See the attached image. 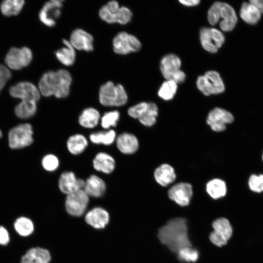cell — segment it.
Wrapping results in <instances>:
<instances>
[{
  "mask_svg": "<svg viewBox=\"0 0 263 263\" xmlns=\"http://www.w3.org/2000/svg\"><path fill=\"white\" fill-rule=\"evenodd\" d=\"M160 242L170 250L177 253L180 249L191 246L188 232L187 221L177 217L169 220L158 230Z\"/></svg>",
  "mask_w": 263,
  "mask_h": 263,
  "instance_id": "6da1fadb",
  "label": "cell"
},
{
  "mask_svg": "<svg viewBox=\"0 0 263 263\" xmlns=\"http://www.w3.org/2000/svg\"><path fill=\"white\" fill-rule=\"evenodd\" d=\"M72 77L65 69L50 71L44 73L39 81V91L44 96L54 95L58 98L67 97L70 94Z\"/></svg>",
  "mask_w": 263,
  "mask_h": 263,
  "instance_id": "7a4b0ae2",
  "label": "cell"
},
{
  "mask_svg": "<svg viewBox=\"0 0 263 263\" xmlns=\"http://www.w3.org/2000/svg\"><path fill=\"white\" fill-rule=\"evenodd\" d=\"M207 20L212 25L219 22L222 31L229 32L236 26L238 18L234 9L230 5L226 2L216 1L207 12Z\"/></svg>",
  "mask_w": 263,
  "mask_h": 263,
  "instance_id": "3957f363",
  "label": "cell"
},
{
  "mask_svg": "<svg viewBox=\"0 0 263 263\" xmlns=\"http://www.w3.org/2000/svg\"><path fill=\"white\" fill-rule=\"evenodd\" d=\"M98 98L100 104L105 107H121L125 105L128 99L124 87L112 81H108L100 86Z\"/></svg>",
  "mask_w": 263,
  "mask_h": 263,
  "instance_id": "277c9868",
  "label": "cell"
},
{
  "mask_svg": "<svg viewBox=\"0 0 263 263\" xmlns=\"http://www.w3.org/2000/svg\"><path fill=\"white\" fill-rule=\"evenodd\" d=\"M98 14L102 20L109 24L118 23L125 25L130 22L132 17L129 8L120 7L116 0H111L102 6Z\"/></svg>",
  "mask_w": 263,
  "mask_h": 263,
  "instance_id": "5b68a950",
  "label": "cell"
},
{
  "mask_svg": "<svg viewBox=\"0 0 263 263\" xmlns=\"http://www.w3.org/2000/svg\"><path fill=\"white\" fill-rule=\"evenodd\" d=\"M181 61L175 55L168 54L164 56L160 61L161 72L166 80H172L180 84L186 79L185 73L180 70Z\"/></svg>",
  "mask_w": 263,
  "mask_h": 263,
  "instance_id": "8992f818",
  "label": "cell"
},
{
  "mask_svg": "<svg viewBox=\"0 0 263 263\" xmlns=\"http://www.w3.org/2000/svg\"><path fill=\"white\" fill-rule=\"evenodd\" d=\"M196 85L198 90L206 96L220 94L225 90L224 82L220 74L215 71H208L199 76Z\"/></svg>",
  "mask_w": 263,
  "mask_h": 263,
  "instance_id": "52a82bcc",
  "label": "cell"
},
{
  "mask_svg": "<svg viewBox=\"0 0 263 263\" xmlns=\"http://www.w3.org/2000/svg\"><path fill=\"white\" fill-rule=\"evenodd\" d=\"M33 131L28 123L18 125L12 128L8 133V144L12 149H19L32 144Z\"/></svg>",
  "mask_w": 263,
  "mask_h": 263,
  "instance_id": "ba28073f",
  "label": "cell"
},
{
  "mask_svg": "<svg viewBox=\"0 0 263 263\" xmlns=\"http://www.w3.org/2000/svg\"><path fill=\"white\" fill-rule=\"evenodd\" d=\"M213 231L209 236L210 242L218 247L227 244L233 234V228L229 221L224 217L217 218L212 223Z\"/></svg>",
  "mask_w": 263,
  "mask_h": 263,
  "instance_id": "9c48e42d",
  "label": "cell"
},
{
  "mask_svg": "<svg viewBox=\"0 0 263 263\" xmlns=\"http://www.w3.org/2000/svg\"><path fill=\"white\" fill-rule=\"evenodd\" d=\"M113 50L116 54L125 55L139 51L141 43L135 36L122 31L113 38Z\"/></svg>",
  "mask_w": 263,
  "mask_h": 263,
  "instance_id": "30bf717a",
  "label": "cell"
},
{
  "mask_svg": "<svg viewBox=\"0 0 263 263\" xmlns=\"http://www.w3.org/2000/svg\"><path fill=\"white\" fill-rule=\"evenodd\" d=\"M200 40L203 48L207 51L215 53L224 44V34L214 28H202L200 31Z\"/></svg>",
  "mask_w": 263,
  "mask_h": 263,
  "instance_id": "8fae6325",
  "label": "cell"
},
{
  "mask_svg": "<svg viewBox=\"0 0 263 263\" xmlns=\"http://www.w3.org/2000/svg\"><path fill=\"white\" fill-rule=\"evenodd\" d=\"M32 58V51L28 47H23L20 49L12 47L7 54L4 61L10 69L19 70L28 66Z\"/></svg>",
  "mask_w": 263,
  "mask_h": 263,
  "instance_id": "7c38bea8",
  "label": "cell"
},
{
  "mask_svg": "<svg viewBox=\"0 0 263 263\" xmlns=\"http://www.w3.org/2000/svg\"><path fill=\"white\" fill-rule=\"evenodd\" d=\"M89 202V196L82 189L67 195L65 208L69 214L78 217L84 214Z\"/></svg>",
  "mask_w": 263,
  "mask_h": 263,
  "instance_id": "4fadbf2b",
  "label": "cell"
},
{
  "mask_svg": "<svg viewBox=\"0 0 263 263\" xmlns=\"http://www.w3.org/2000/svg\"><path fill=\"white\" fill-rule=\"evenodd\" d=\"M233 114L229 111L219 107L214 108L208 113L207 123L215 132H222L226 129V125L234 121Z\"/></svg>",
  "mask_w": 263,
  "mask_h": 263,
  "instance_id": "5bb4252c",
  "label": "cell"
},
{
  "mask_svg": "<svg viewBox=\"0 0 263 263\" xmlns=\"http://www.w3.org/2000/svg\"><path fill=\"white\" fill-rule=\"evenodd\" d=\"M10 94L14 98H20L21 101H32L38 102L40 98V92L32 83L23 81L11 86Z\"/></svg>",
  "mask_w": 263,
  "mask_h": 263,
  "instance_id": "9a60e30c",
  "label": "cell"
},
{
  "mask_svg": "<svg viewBox=\"0 0 263 263\" xmlns=\"http://www.w3.org/2000/svg\"><path fill=\"white\" fill-rule=\"evenodd\" d=\"M169 198L179 206H188L193 195L192 187L189 183L180 182L171 186L168 190Z\"/></svg>",
  "mask_w": 263,
  "mask_h": 263,
  "instance_id": "2e32d148",
  "label": "cell"
},
{
  "mask_svg": "<svg viewBox=\"0 0 263 263\" xmlns=\"http://www.w3.org/2000/svg\"><path fill=\"white\" fill-rule=\"evenodd\" d=\"M63 3L61 0H53L46 2L39 13L40 21L47 26L55 25L56 20L61 15Z\"/></svg>",
  "mask_w": 263,
  "mask_h": 263,
  "instance_id": "e0dca14e",
  "label": "cell"
},
{
  "mask_svg": "<svg viewBox=\"0 0 263 263\" xmlns=\"http://www.w3.org/2000/svg\"><path fill=\"white\" fill-rule=\"evenodd\" d=\"M84 185L85 180L77 178L74 172L71 171L63 172L58 182L59 190L67 195L82 189Z\"/></svg>",
  "mask_w": 263,
  "mask_h": 263,
  "instance_id": "ac0fdd59",
  "label": "cell"
},
{
  "mask_svg": "<svg viewBox=\"0 0 263 263\" xmlns=\"http://www.w3.org/2000/svg\"><path fill=\"white\" fill-rule=\"evenodd\" d=\"M69 41L75 50L86 52L94 50V38L83 29L77 28L74 30L71 34Z\"/></svg>",
  "mask_w": 263,
  "mask_h": 263,
  "instance_id": "d6986e66",
  "label": "cell"
},
{
  "mask_svg": "<svg viewBox=\"0 0 263 263\" xmlns=\"http://www.w3.org/2000/svg\"><path fill=\"white\" fill-rule=\"evenodd\" d=\"M116 146L118 150L124 154H132L139 149V141L134 134L124 132L116 136Z\"/></svg>",
  "mask_w": 263,
  "mask_h": 263,
  "instance_id": "ffe728a7",
  "label": "cell"
},
{
  "mask_svg": "<svg viewBox=\"0 0 263 263\" xmlns=\"http://www.w3.org/2000/svg\"><path fill=\"white\" fill-rule=\"evenodd\" d=\"M109 214L106 210L95 207L88 211L85 216L86 222L96 229L104 228L109 221Z\"/></svg>",
  "mask_w": 263,
  "mask_h": 263,
  "instance_id": "44dd1931",
  "label": "cell"
},
{
  "mask_svg": "<svg viewBox=\"0 0 263 263\" xmlns=\"http://www.w3.org/2000/svg\"><path fill=\"white\" fill-rule=\"evenodd\" d=\"M83 189L90 197L95 198L103 196L106 190L104 181L95 174L91 175L86 180Z\"/></svg>",
  "mask_w": 263,
  "mask_h": 263,
  "instance_id": "7402d4cb",
  "label": "cell"
},
{
  "mask_svg": "<svg viewBox=\"0 0 263 263\" xmlns=\"http://www.w3.org/2000/svg\"><path fill=\"white\" fill-rule=\"evenodd\" d=\"M50 253L47 249L40 247L29 248L21 257V263H49Z\"/></svg>",
  "mask_w": 263,
  "mask_h": 263,
  "instance_id": "603a6c76",
  "label": "cell"
},
{
  "mask_svg": "<svg viewBox=\"0 0 263 263\" xmlns=\"http://www.w3.org/2000/svg\"><path fill=\"white\" fill-rule=\"evenodd\" d=\"M115 165L114 158L105 152L97 153L93 160V166L96 170L107 174L114 171Z\"/></svg>",
  "mask_w": 263,
  "mask_h": 263,
  "instance_id": "cb8c5ba5",
  "label": "cell"
},
{
  "mask_svg": "<svg viewBox=\"0 0 263 263\" xmlns=\"http://www.w3.org/2000/svg\"><path fill=\"white\" fill-rule=\"evenodd\" d=\"M153 175L156 182L162 187H167L176 178L174 169L168 164H162L158 166Z\"/></svg>",
  "mask_w": 263,
  "mask_h": 263,
  "instance_id": "d4e9b609",
  "label": "cell"
},
{
  "mask_svg": "<svg viewBox=\"0 0 263 263\" xmlns=\"http://www.w3.org/2000/svg\"><path fill=\"white\" fill-rule=\"evenodd\" d=\"M241 18L250 25L257 24L261 19L262 14L257 8L250 2H244L240 10Z\"/></svg>",
  "mask_w": 263,
  "mask_h": 263,
  "instance_id": "484cf974",
  "label": "cell"
},
{
  "mask_svg": "<svg viewBox=\"0 0 263 263\" xmlns=\"http://www.w3.org/2000/svg\"><path fill=\"white\" fill-rule=\"evenodd\" d=\"M100 114L99 111L93 107L84 109L78 117L79 125L86 129L95 127L100 121Z\"/></svg>",
  "mask_w": 263,
  "mask_h": 263,
  "instance_id": "4316f807",
  "label": "cell"
},
{
  "mask_svg": "<svg viewBox=\"0 0 263 263\" xmlns=\"http://www.w3.org/2000/svg\"><path fill=\"white\" fill-rule=\"evenodd\" d=\"M64 47L57 50L55 55L57 60L63 65L70 66L73 65L75 59V49L73 47L69 40H62Z\"/></svg>",
  "mask_w": 263,
  "mask_h": 263,
  "instance_id": "83f0119b",
  "label": "cell"
},
{
  "mask_svg": "<svg viewBox=\"0 0 263 263\" xmlns=\"http://www.w3.org/2000/svg\"><path fill=\"white\" fill-rule=\"evenodd\" d=\"M66 144L69 152L76 155L84 151L88 145V141L83 134L77 133L70 136Z\"/></svg>",
  "mask_w": 263,
  "mask_h": 263,
  "instance_id": "f1b7e54d",
  "label": "cell"
},
{
  "mask_svg": "<svg viewBox=\"0 0 263 263\" xmlns=\"http://www.w3.org/2000/svg\"><path fill=\"white\" fill-rule=\"evenodd\" d=\"M206 191L213 199H218L225 196L227 187L225 182L219 178L209 180L206 184Z\"/></svg>",
  "mask_w": 263,
  "mask_h": 263,
  "instance_id": "f546056e",
  "label": "cell"
},
{
  "mask_svg": "<svg viewBox=\"0 0 263 263\" xmlns=\"http://www.w3.org/2000/svg\"><path fill=\"white\" fill-rule=\"evenodd\" d=\"M116 138V132L113 129L94 132L90 134L89 138L94 144L109 146L112 144Z\"/></svg>",
  "mask_w": 263,
  "mask_h": 263,
  "instance_id": "4dcf8cb0",
  "label": "cell"
},
{
  "mask_svg": "<svg viewBox=\"0 0 263 263\" xmlns=\"http://www.w3.org/2000/svg\"><path fill=\"white\" fill-rule=\"evenodd\" d=\"M16 232L20 236L26 237L31 235L34 231V224L31 219L25 216H20L14 223Z\"/></svg>",
  "mask_w": 263,
  "mask_h": 263,
  "instance_id": "1f68e13d",
  "label": "cell"
},
{
  "mask_svg": "<svg viewBox=\"0 0 263 263\" xmlns=\"http://www.w3.org/2000/svg\"><path fill=\"white\" fill-rule=\"evenodd\" d=\"M37 110V102L32 101H21L15 109V113L21 119H27L33 116Z\"/></svg>",
  "mask_w": 263,
  "mask_h": 263,
  "instance_id": "d6a6232c",
  "label": "cell"
},
{
  "mask_svg": "<svg viewBox=\"0 0 263 263\" xmlns=\"http://www.w3.org/2000/svg\"><path fill=\"white\" fill-rule=\"evenodd\" d=\"M24 4V1L22 0H6L1 3L0 9L5 16H16L21 11Z\"/></svg>",
  "mask_w": 263,
  "mask_h": 263,
  "instance_id": "836d02e7",
  "label": "cell"
},
{
  "mask_svg": "<svg viewBox=\"0 0 263 263\" xmlns=\"http://www.w3.org/2000/svg\"><path fill=\"white\" fill-rule=\"evenodd\" d=\"M158 114L157 105L153 102H149L145 112L138 119L141 124L146 127H151L155 124Z\"/></svg>",
  "mask_w": 263,
  "mask_h": 263,
  "instance_id": "e575fe53",
  "label": "cell"
},
{
  "mask_svg": "<svg viewBox=\"0 0 263 263\" xmlns=\"http://www.w3.org/2000/svg\"><path fill=\"white\" fill-rule=\"evenodd\" d=\"M177 88L176 83L172 80H166L161 85L158 91V95L164 100H170L175 95Z\"/></svg>",
  "mask_w": 263,
  "mask_h": 263,
  "instance_id": "d590c367",
  "label": "cell"
},
{
  "mask_svg": "<svg viewBox=\"0 0 263 263\" xmlns=\"http://www.w3.org/2000/svg\"><path fill=\"white\" fill-rule=\"evenodd\" d=\"M120 117V113L116 110L105 113L100 118L102 127L106 130L117 126Z\"/></svg>",
  "mask_w": 263,
  "mask_h": 263,
  "instance_id": "8d00e7d4",
  "label": "cell"
},
{
  "mask_svg": "<svg viewBox=\"0 0 263 263\" xmlns=\"http://www.w3.org/2000/svg\"><path fill=\"white\" fill-rule=\"evenodd\" d=\"M178 258L182 261L187 263H194L199 258V252L197 250L191 246L184 247L177 252Z\"/></svg>",
  "mask_w": 263,
  "mask_h": 263,
  "instance_id": "74e56055",
  "label": "cell"
},
{
  "mask_svg": "<svg viewBox=\"0 0 263 263\" xmlns=\"http://www.w3.org/2000/svg\"><path fill=\"white\" fill-rule=\"evenodd\" d=\"M41 164L43 169L46 171H54L58 168L59 161L56 155L48 154L43 157Z\"/></svg>",
  "mask_w": 263,
  "mask_h": 263,
  "instance_id": "f35d334b",
  "label": "cell"
},
{
  "mask_svg": "<svg viewBox=\"0 0 263 263\" xmlns=\"http://www.w3.org/2000/svg\"><path fill=\"white\" fill-rule=\"evenodd\" d=\"M249 189L255 193L263 192V174H252L248 180Z\"/></svg>",
  "mask_w": 263,
  "mask_h": 263,
  "instance_id": "ab89813d",
  "label": "cell"
},
{
  "mask_svg": "<svg viewBox=\"0 0 263 263\" xmlns=\"http://www.w3.org/2000/svg\"><path fill=\"white\" fill-rule=\"evenodd\" d=\"M148 104L146 102H141L130 107L128 110V114L131 117L138 119L146 110Z\"/></svg>",
  "mask_w": 263,
  "mask_h": 263,
  "instance_id": "60d3db41",
  "label": "cell"
},
{
  "mask_svg": "<svg viewBox=\"0 0 263 263\" xmlns=\"http://www.w3.org/2000/svg\"><path fill=\"white\" fill-rule=\"evenodd\" d=\"M10 242V235L7 229L3 226H0V245H6Z\"/></svg>",
  "mask_w": 263,
  "mask_h": 263,
  "instance_id": "b9f144b4",
  "label": "cell"
},
{
  "mask_svg": "<svg viewBox=\"0 0 263 263\" xmlns=\"http://www.w3.org/2000/svg\"><path fill=\"white\" fill-rule=\"evenodd\" d=\"M11 77V73L9 69L3 65L0 64V80L6 82Z\"/></svg>",
  "mask_w": 263,
  "mask_h": 263,
  "instance_id": "7bdbcfd3",
  "label": "cell"
},
{
  "mask_svg": "<svg viewBox=\"0 0 263 263\" xmlns=\"http://www.w3.org/2000/svg\"><path fill=\"white\" fill-rule=\"evenodd\" d=\"M182 4L186 6H194L198 5L200 2L199 0H181L179 1Z\"/></svg>",
  "mask_w": 263,
  "mask_h": 263,
  "instance_id": "ee69618b",
  "label": "cell"
},
{
  "mask_svg": "<svg viewBox=\"0 0 263 263\" xmlns=\"http://www.w3.org/2000/svg\"><path fill=\"white\" fill-rule=\"evenodd\" d=\"M260 11L262 14H263V0H250L248 1Z\"/></svg>",
  "mask_w": 263,
  "mask_h": 263,
  "instance_id": "f6af8a7d",
  "label": "cell"
},
{
  "mask_svg": "<svg viewBox=\"0 0 263 263\" xmlns=\"http://www.w3.org/2000/svg\"><path fill=\"white\" fill-rule=\"evenodd\" d=\"M6 82L3 80H0V92L1 91V90L3 89L4 86H5Z\"/></svg>",
  "mask_w": 263,
  "mask_h": 263,
  "instance_id": "bcb514c9",
  "label": "cell"
},
{
  "mask_svg": "<svg viewBox=\"0 0 263 263\" xmlns=\"http://www.w3.org/2000/svg\"><path fill=\"white\" fill-rule=\"evenodd\" d=\"M2 137V132L0 130V138Z\"/></svg>",
  "mask_w": 263,
  "mask_h": 263,
  "instance_id": "7dc6e473",
  "label": "cell"
},
{
  "mask_svg": "<svg viewBox=\"0 0 263 263\" xmlns=\"http://www.w3.org/2000/svg\"><path fill=\"white\" fill-rule=\"evenodd\" d=\"M262 160H263V155H262Z\"/></svg>",
  "mask_w": 263,
  "mask_h": 263,
  "instance_id": "c3c4849f",
  "label": "cell"
}]
</instances>
